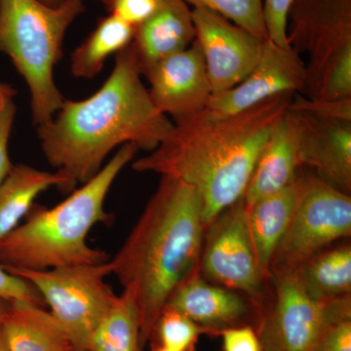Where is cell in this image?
I'll use <instances>...</instances> for the list:
<instances>
[{
	"instance_id": "obj_1",
	"label": "cell",
	"mask_w": 351,
	"mask_h": 351,
	"mask_svg": "<svg viewBox=\"0 0 351 351\" xmlns=\"http://www.w3.org/2000/svg\"><path fill=\"white\" fill-rule=\"evenodd\" d=\"M294 95H278L228 117H213L204 110L176 122L160 145L132 167L193 186L202 201L207 228L243 197L258 157Z\"/></svg>"
},
{
	"instance_id": "obj_2",
	"label": "cell",
	"mask_w": 351,
	"mask_h": 351,
	"mask_svg": "<svg viewBox=\"0 0 351 351\" xmlns=\"http://www.w3.org/2000/svg\"><path fill=\"white\" fill-rule=\"evenodd\" d=\"M128 47L115 55L114 68L98 91L84 100L64 99L47 123L38 126L41 149L75 191L89 181L117 147L133 144L152 152L174 127L158 112Z\"/></svg>"
},
{
	"instance_id": "obj_3",
	"label": "cell",
	"mask_w": 351,
	"mask_h": 351,
	"mask_svg": "<svg viewBox=\"0 0 351 351\" xmlns=\"http://www.w3.org/2000/svg\"><path fill=\"white\" fill-rule=\"evenodd\" d=\"M205 230L197 191L161 177L130 234L108 261L112 274L137 302L142 346L154 338L171 295L197 271Z\"/></svg>"
},
{
	"instance_id": "obj_4",
	"label": "cell",
	"mask_w": 351,
	"mask_h": 351,
	"mask_svg": "<svg viewBox=\"0 0 351 351\" xmlns=\"http://www.w3.org/2000/svg\"><path fill=\"white\" fill-rule=\"evenodd\" d=\"M138 152L135 145H122L92 179L56 206L34 205L24 223L0 240V265L44 270L108 262L106 252L88 245V234L112 219L105 208L108 191Z\"/></svg>"
},
{
	"instance_id": "obj_5",
	"label": "cell",
	"mask_w": 351,
	"mask_h": 351,
	"mask_svg": "<svg viewBox=\"0 0 351 351\" xmlns=\"http://www.w3.org/2000/svg\"><path fill=\"white\" fill-rule=\"evenodd\" d=\"M84 11V0H63L57 6L40 0H0V53L10 58L29 86L36 126L49 122L63 105L54 69L69 27Z\"/></svg>"
},
{
	"instance_id": "obj_6",
	"label": "cell",
	"mask_w": 351,
	"mask_h": 351,
	"mask_svg": "<svg viewBox=\"0 0 351 351\" xmlns=\"http://www.w3.org/2000/svg\"><path fill=\"white\" fill-rule=\"evenodd\" d=\"M287 38L299 56L308 58L302 95L351 97V0H293Z\"/></svg>"
},
{
	"instance_id": "obj_7",
	"label": "cell",
	"mask_w": 351,
	"mask_h": 351,
	"mask_svg": "<svg viewBox=\"0 0 351 351\" xmlns=\"http://www.w3.org/2000/svg\"><path fill=\"white\" fill-rule=\"evenodd\" d=\"M108 261L44 270L2 267L34 286L75 351H87L92 334L119 295L106 282L112 274Z\"/></svg>"
},
{
	"instance_id": "obj_8",
	"label": "cell",
	"mask_w": 351,
	"mask_h": 351,
	"mask_svg": "<svg viewBox=\"0 0 351 351\" xmlns=\"http://www.w3.org/2000/svg\"><path fill=\"white\" fill-rule=\"evenodd\" d=\"M276 298L258 320L262 351H317L328 328L351 319L350 295L320 299L290 269L270 270Z\"/></svg>"
},
{
	"instance_id": "obj_9",
	"label": "cell",
	"mask_w": 351,
	"mask_h": 351,
	"mask_svg": "<svg viewBox=\"0 0 351 351\" xmlns=\"http://www.w3.org/2000/svg\"><path fill=\"white\" fill-rule=\"evenodd\" d=\"M295 182L294 212L270 270L293 269L351 234L350 195L315 175L298 173Z\"/></svg>"
},
{
	"instance_id": "obj_10",
	"label": "cell",
	"mask_w": 351,
	"mask_h": 351,
	"mask_svg": "<svg viewBox=\"0 0 351 351\" xmlns=\"http://www.w3.org/2000/svg\"><path fill=\"white\" fill-rule=\"evenodd\" d=\"M206 228L199 262L202 276L219 286L257 298L267 276L252 242L243 197Z\"/></svg>"
},
{
	"instance_id": "obj_11",
	"label": "cell",
	"mask_w": 351,
	"mask_h": 351,
	"mask_svg": "<svg viewBox=\"0 0 351 351\" xmlns=\"http://www.w3.org/2000/svg\"><path fill=\"white\" fill-rule=\"evenodd\" d=\"M193 18L212 95L237 86L255 68L267 40L207 9H193Z\"/></svg>"
},
{
	"instance_id": "obj_12",
	"label": "cell",
	"mask_w": 351,
	"mask_h": 351,
	"mask_svg": "<svg viewBox=\"0 0 351 351\" xmlns=\"http://www.w3.org/2000/svg\"><path fill=\"white\" fill-rule=\"evenodd\" d=\"M306 63L292 48L267 40L253 71L237 86L212 95L205 110L213 117L237 114L282 94H301L306 84Z\"/></svg>"
},
{
	"instance_id": "obj_13",
	"label": "cell",
	"mask_w": 351,
	"mask_h": 351,
	"mask_svg": "<svg viewBox=\"0 0 351 351\" xmlns=\"http://www.w3.org/2000/svg\"><path fill=\"white\" fill-rule=\"evenodd\" d=\"M144 76L149 83V97L156 110L176 122L206 108L212 89L199 44L161 60Z\"/></svg>"
},
{
	"instance_id": "obj_14",
	"label": "cell",
	"mask_w": 351,
	"mask_h": 351,
	"mask_svg": "<svg viewBox=\"0 0 351 351\" xmlns=\"http://www.w3.org/2000/svg\"><path fill=\"white\" fill-rule=\"evenodd\" d=\"M294 126L300 165L343 193L351 191V122L287 110Z\"/></svg>"
},
{
	"instance_id": "obj_15",
	"label": "cell",
	"mask_w": 351,
	"mask_h": 351,
	"mask_svg": "<svg viewBox=\"0 0 351 351\" xmlns=\"http://www.w3.org/2000/svg\"><path fill=\"white\" fill-rule=\"evenodd\" d=\"M195 40L193 9L184 0H164L151 19L136 27L128 49L144 75L154 64L186 49Z\"/></svg>"
},
{
	"instance_id": "obj_16",
	"label": "cell",
	"mask_w": 351,
	"mask_h": 351,
	"mask_svg": "<svg viewBox=\"0 0 351 351\" xmlns=\"http://www.w3.org/2000/svg\"><path fill=\"white\" fill-rule=\"evenodd\" d=\"M166 306L184 314L205 332L213 335L245 326L249 314V307L239 295L208 282L197 271L178 286Z\"/></svg>"
},
{
	"instance_id": "obj_17",
	"label": "cell",
	"mask_w": 351,
	"mask_h": 351,
	"mask_svg": "<svg viewBox=\"0 0 351 351\" xmlns=\"http://www.w3.org/2000/svg\"><path fill=\"white\" fill-rule=\"evenodd\" d=\"M300 168L297 135L286 112L258 157L244 193L245 204L285 189L295 181Z\"/></svg>"
},
{
	"instance_id": "obj_18",
	"label": "cell",
	"mask_w": 351,
	"mask_h": 351,
	"mask_svg": "<svg viewBox=\"0 0 351 351\" xmlns=\"http://www.w3.org/2000/svg\"><path fill=\"white\" fill-rule=\"evenodd\" d=\"M0 331L10 351H75L50 311L32 302H9Z\"/></svg>"
},
{
	"instance_id": "obj_19",
	"label": "cell",
	"mask_w": 351,
	"mask_h": 351,
	"mask_svg": "<svg viewBox=\"0 0 351 351\" xmlns=\"http://www.w3.org/2000/svg\"><path fill=\"white\" fill-rule=\"evenodd\" d=\"M295 200L297 182L295 180L285 189L246 205L252 242L261 269L267 277L269 276L277 248L290 223Z\"/></svg>"
},
{
	"instance_id": "obj_20",
	"label": "cell",
	"mask_w": 351,
	"mask_h": 351,
	"mask_svg": "<svg viewBox=\"0 0 351 351\" xmlns=\"http://www.w3.org/2000/svg\"><path fill=\"white\" fill-rule=\"evenodd\" d=\"M56 186L64 193H73L62 173L38 170L19 164L0 184V240L12 232L27 217L34 201L46 189Z\"/></svg>"
},
{
	"instance_id": "obj_21",
	"label": "cell",
	"mask_w": 351,
	"mask_h": 351,
	"mask_svg": "<svg viewBox=\"0 0 351 351\" xmlns=\"http://www.w3.org/2000/svg\"><path fill=\"white\" fill-rule=\"evenodd\" d=\"M135 27L115 16L101 18L93 31L71 55V71L75 77L91 80L106 62L130 45Z\"/></svg>"
},
{
	"instance_id": "obj_22",
	"label": "cell",
	"mask_w": 351,
	"mask_h": 351,
	"mask_svg": "<svg viewBox=\"0 0 351 351\" xmlns=\"http://www.w3.org/2000/svg\"><path fill=\"white\" fill-rule=\"evenodd\" d=\"M304 289L316 298L330 299L350 295L351 248L343 245L313 257L293 267Z\"/></svg>"
},
{
	"instance_id": "obj_23",
	"label": "cell",
	"mask_w": 351,
	"mask_h": 351,
	"mask_svg": "<svg viewBox=\"0 0 351 351\" xmlns=\"http://www.w3.org/2000/svg\"><path fill=\"white\" fill-rule=\"evenodd\" d=\"M142 348L137 302L124 289L95 329L87 351H143Z\"/></svg>"
},
{
	"instance_id": "obj_24",
	"label": "cell",
	"mask_w": 351,
	"mask_h": 351,
	"mask_svg": "<svg viewBox=\"0 0 351 351\" xmlns=\"http://www.w3.org/2000/svg\"><path fill=\"white\" fill-rule=\"evenodd\" d=\"M191 9L202 8L223 16L254 36L267 40L263 0H184Z\"/></svg>"
},
{
	"instance_id": "obj_25",
	"label": "cell",
	"mask_w": 351,
	"mask_h": 351,
	"mask_svg": "<svg viewBox=\"0 0 351 351\" xmlns=\"http://www.w3.org/2000/svg\"><path fill=\"white\" fill-rule=\"evenodd\" d=\"M202 332L204 330L188 316L165 306L157 321L154 336L158 337L161 346L170 350L193 351Z\"/></svg>"
},
{
	"instance_id": "obj_26",
	"label": "cell",
	"mask_w": 351,
	"mask_h": 351,
	"mask_svg": "<svg viewBox=\"0 0 351 351\" xmlns=\"http://www.w3.org/2000/svg\"><path fill=\"white\" fill-rule=\"evenodd\" d=\"M288 108L317 119L351 122V97L336 100H323L295 94Z\"/></svg>"
},
{
	"instance_id": "obj_27",
	"label": "cell",
	"mask_w": 351,
	"mask_h": 351,
	"mask_svg": "<svg viewBox=\"0 0 351 351\" xmlns=\"http://www.w3.org/2000/svg\"><path fill=\"white\" fill-rule=\"evenodd\" d=\"M164 0H103L108 14L138 27L151 19L162 6Z\"/></svg>"
},
{
	"instance_id": "obj_28",
	"label": "cell",
	"mask_w": 351,
	"mask_h": 351,
	"mask_svg": "<svg viewBox=\"0 0 351 351\" xmlns=\"http://www.w3.org/2000/svg\"><path fill=\"white\" fill-rule=\"evenodd\" d=\"M15 95L14 88L0 94V184L14 167L9 156L8 145L17 110L13 101Z\"/></svg>"
},
{
	"instance_id": "obj_29",
	"label": "cell",
	"mask_w": 351,
	"mask_h": 351,
	"mask_svg": "<svg viewBox=\"0 0 351 351\" xmlns=\"http://www.w3.org/2000/svg\"><path fill=\"white\" fill-rule=\"evenodd\" d=\"M293 0H263V18L269 40L290 48L287 38V20Z\"/></svg>"
},
{
	"instance_id": "obj_30",
	"label": "cell",
	"mask_w": 351,
	"mask_h": 351,
	"mask_svg": "<svg viewBox=\"0 0 351 351\" xmlns=\"http://www.w3.org/2000/svg\"><path fill=\"white\" fill-rule=\"evenodd\" d=\"M0 298L7 301H24L43 306V297L29 282L7 272L0 265Z\"/></svg>"
},
{
	"instance_id": "obj_31",
	"label": "cell",
	"mask_w": 351,
	"mask_h": 351,
	"mask_svg": "<svg viewBox=\"0 0 351 351\" xmlns=\"http://www.w3.org/2000/svg\"><path fill=\"white\" fill-rule=\"evenodd\" d=\"M223 351H262L257 331L249 325L221 332Z\"/></svg>"
},
{
	"instance_id": "obj_32",
	"label": "cell",
	"mask_w": 351,
	"mask_h": 351,
	"mask_svg": "<svg viewBox=\"0 0 351 351\" xmlns=\"http://www.w3.org/2000/svg\"><path fill=\"white\" fill-rule=\"evenodd\" d=\"M317 351H351V319L328 328Z\"/></svg>"
},
{
	"instance_id": "obj_33",
	"label": "cell",
	"mask_w": 351,
	"mask_h": 351,
	"mask_svg": "<svg viewBox=\"0 0 351 351\" xmlns=\"http://www.w3.org/2000/svg\"><path fill=\"white\" fill-rule=\"evenodd\" d=\"M9 302H10L0 298V326H1L2 321L4 319V316H5L7 308H8Z\"/></svg>"
},
{
	"instance_id": "obj_34",
	"label": "cell",
	"mask_w": 351,
	"mask_h": 351,
	"mask_svg": "<svg viewBox=\"0 0 351 351\" xmlns=\"http://www.w3.org/2000/svg\"><path fill=\"white\" fill-rule=\"evenodd\" d=\"M0 351H10L6 345L5 341H4L1 331H0Z\"/></svg>"
},
{
	"instance_id": "obj_35",
	"label": "cell",
	"mask_w": 351,
	"mask_h": 351,
	"mask_svg": "<svg viewBox=\"0 0 351 351\" xmlns=\"http://www.w3.org/2000/svg\"><path fill=\"white\" fill-rule=\"evenodd\" d=\"M40 1H43V3L47 4V5L49 6H57L59 5L63 0H40Z\"/></svg>"
},
{
	"instance_id": "obj_36",
	"label": "cell",
	"mask_w": 351,
	"mask_h": 351,
	"mask_svg": "<svg viewBox=\"0 0 351 351\" xmlns=\"http://www.w3.org/2000/svg\"><path fill=\"white\" fill-rule=\"evenodd\" d=\"M13 89L11 85L6 84V83L0 82V94L4 93V92L9 91V90Z\"/></svg>"
},
{
	"instance_id": "obj_37",
	"label": "cell",
	"mask_w": 351,
	"mask_h": 351,
	"mask_svg": "<svg viewBox=\"0 0 351 351\" xmlns=\"http://www.w3.org/2000/svg\"><path fill=\"white\" fill-rule=\"evenodd\" d=\"M154 351H175V350H170V348H165V346H157L156 350H154Z\"/></svg>"
},
{
	"instance_id": "obj_38",
	"label": "cell",
	"mask_w": 351,
	"mask_h": 351,
	"mask_svg": "<svg viewBox=\"0 0 351 351\" xmlns=\"http://www.w3.org/2000/svg\"><path fill=\"white\" fill-rule=\"evenodd\" d=\"M84 1H85V0H84ZM95 1H100V2H101V1H103V0H95Z\"/></svg>"
}]
</instances>
